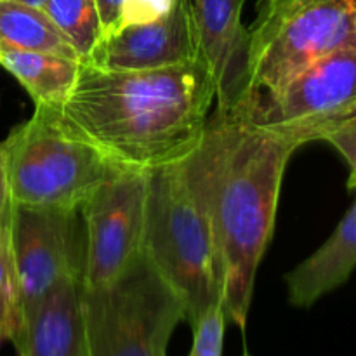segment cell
<instances>
[{"label":"cell","mask_w":356,"mask_h":356,"mask_svg":"<svg viewBox=\"0 0 356 356\" xmlns=\"http://www.w3.org/2000/svg\"><path fill=\"white\" fill-rule=\"evenodd\" d=\"M42 9L86 63L101 38L96 0H45Z\"/></svg>","instance_id":"2e32d148"},{"label":"cell","mask_w":356,"mask_h":356,"mask_svg":"<svg viewBox=\"0 0 356 356\" xmlns=\"http://www.w3.org/2000/svg\"><path fill=\"white\" fill-rule=\"evenodd\" d=\"M261 2H273V0H261Z\"/></svg>","instance_id":"cb8c5ba5"},{"label":"cell","mask_w":356,"mask_h":356,"mask_svg":"<svg viewBox=\"0 0 356 356\" xmlns=\"http://www.w3.org/2000/svg\"><path fill=\"white\" fill-rule=\"evenodd\" d=\"M10 2H17V3H23V6H28V7H35V9H42L45 3V0H10Z\"/></svg>","instance_id":"7402d4cb"},{"label":"cell","mask_w":356,"mask_h":356,"mask_svg":"<svg viewBox=\"0 0 356 356\" xmlns=\"http://www.w3.org/2000/svg\"><path fill=\"white\" fill-rule=\"evenodd\" d=\"M214 101V83L197 59L153 70L82 63L58 117L117 167L148 172L197 148Z\"/></svg>","instance_id":"6da1fadb"},{"label":"cell","mask_w":356,"mask_h":356,"mask_svg":"<svg viewBox=\"0 0 356 356\" xmlns=\"http://www.w3.org/2000/svg\"><path fill=\"white\" fill-rule=\"evenodd\" d=\"M195 59L184 2L176 0L169 13L152 23L131 24L101 37L86 63L104 70H153Z\"/></svg>","instance_id":"8fae6325"},{"label":"cell","mask_w":356,"mask_h":356,"mask_svg":"<svg viewBox=\"0 0 356 356\" xmlns=\"http://www.w3.org/2000/svg\"><path fill=\"white\" fill-rule=\"evenodd\" d=\"M9 188H7V177H6V165H3V155L2 148H0V219L6 214L9 209Z\"/></svg>","instance_id":"44dd1931"},{"label":"cell","mask_w":356,"mask_h":356,"mask_svg":"<svg viewBox=\"0 0 356 356\" xmlns=\"http://www.w3.org/2000/svg\"><path fill=\"white\" fill-rule=\"evenodd\" d=\"M0 44L80 61V56L44 9L0 0Z\"/></svg>","instance_id":"9a60e30c"},{"label":"cell","mask_w":356,"mask_h":356,"mask_svg":"<svg viewBox=\"0 0 356 356\" xmlns=\"http://www.w3.org/2000/svg\"><path fill=\"white\" fill-rule=\"evenodd\" d=\"M7 214L9 209L0 219V343L13 341L21 327V296L10 250Z\"/></svg>","instance_id":"e0dca14e"},{"label":"cell","mask_w":356,"mask_h":356,"mask_svg":"<svg viewBox=\"0 0 356 356\" xmlns=\"http://www.w3.org/2000/svg\"><path fill=\"white\" fill-rule=\"evenodd\" d=\"M122 2L124 0H96L97 14H99L101 21V37L113 30Z\"/></svg>","instance_id":"ffe728a7"},{"label":"cell","mask_w":356,"mask_h":356,"mask_svg":"<svg viewBox=\"0 0 356 356\" xmlns=\"http://www.w3.org/2000/svg\"><path fill=\"white\" fill-rule=\"evenodd\" d=\"M242 356H252V355H250V353H249V351H247V350H245V351H243V355H242Z\"/></svg>","instance_id":"603a6c76"},{"label":"cell","mask_w":356,"mask_h":356,"mask_svg":"<svg viewBox=\"0 0 356 356\" xmlns=\"http://www.w3.org/2000/svg\"><path fill=\"white\" fill-rule=\"evenodd\" d=\"M80 65V61L61 56L0 44V66L26 89L35 106L58 110L75 86Z\"/></svg>","instance_id":"5bb4252c"},{"label":"cell","mask_w":356,"mask_h":356,"mask_svg":"<svg viewBox=\"0 0 356 356\" xmlns=\"http://www.w3.org/2000/svg\"><path fill=\"white\" fill-rule=\"evenodd\" d=\"M226 318L221 305L209 308L197 322L193 329V348L190 356H222Z\"/></svg>","instance_id":"ac0fdd59"},{"label":"cell","mask_w":356,"mask_h":356,"mask_svg":"<svg viewBox=\"0 0 356 356\" xmlns=\"http://www.w3.org/2000/svg\"><path fill=\"white\" fill-rule=\"evenodd\" d=\"M0 148L9 202L23 207L80 211L103 181L125 170L70 132L56 108L35 106Z\"/></svg>","instance_id":"277c9868"},{"label":"cell","mask_w":356,"mask_h":356,"mask_svg":"<svg viewBox=\"0 0 356 356\" xmlns=\"http://www.w3.org/2000/svg\"><path fill=\"white\" fill-rule=\"evenodd\" d=\"M19 356H89L82 312V278L58 282L23 320L13 339Z\"/></svg>","instance_id":"7c38bea8"},{"label":"cell","mask_w":356,"mask_h":356,"mask_svg":"<svg viewBox=\"0 0 356 356\" xmlns=\"http://www.w3.org/2000/svg\"><path fill=\"white\" fill-rule=\"evenodd\" d=\"M249 30V90L271 94L339 49L356 47L355 0L261 2Z\"/></svg>","instance_id":"5b68a950"},{"label":"cell","mask_w":356,"mask_h":356,"mask_svg":"<svg viewBox=\"0 0 356 356\" xmlns=\"http://www.w3.org/2000/svg\"><path fill=\"white\" fill-rule=\"evenodd\" d=\"M356 47L334 54L299 73L271 94H247L235 108L252 125L275 132L298 148L332 143L356 129Z\"/></svg>","instance_id":"52a82bcc"},{"label":"cell","mask_w":356,"mask_h":356,"mask_svg":"<svg viewBox=\"0 0 356 356\" xmlns=\"http://www.w3.org/2000/svg\"><path fill=\"white\" fill-rule=\"evenodd\" d=\"M7 221L23 323L58 282L83 277V221L80 211L13 204Z\"/></svg>","instance_id":"ba28073f"},{"label":"cell","mask_w":356,"mask_h":356,"mask_svg":"<svg viewBox=\"0 0 356 356\" xmlns=\"http://www.w3.org/2000/svg\"><path fill=\"white\" fill-rule=\"evenodd\" d=\"M89 356H165L184 306L148 257L139 254L113 282L82 285Z\"/></svg>","instance_id":"8992f818"},{"label":"cell","mask_w":356,"mask_h":356,"mask_svg":"<svg viewBox=\"0 0 356 356\" xmlns=\"http://www.w3.org/2000/svg\"><path fill=\"white\" fill-rule=\"evenodd\" d=\"M197 59L214 83L216 110L229 111L249 90V30L242 23L245 0H183Z\"/></svg>","instance_id":"30bf717a"},{"label":"cell","mask_w":356,"mask_h":356,"mask_svg":"<svg viewBox=\"0 0 356 356\" xmlns=\"http://www.w3.org/2000/svg\"><path fill=\"white\" fill-rule=\"evenodd\" d=\"M143 254L179 296L190 325L221 305L204 136L188 156L148 170Z\"/></svg>","instance_id":"3957f363"},{"label":"cell","mask_w":356,"mask_h":356,"mask_svg":"<svg viewBox=\"0 0 356 356\" xmlns=\"http://www.w3.org/2000/svg\"><path fill=\"white\" fill-rule=\"evenodd\" d=\"M176 0H124L113 30L131 24L152 23L170 10ZM111 30V31H113ZM108 35V33H106Z\"/></svg>","instance_id":"d6986e66"},{"label":"cell","mask_w":356,"mask_h":356,"mask_svg":"<svg viewBox=\"0 0 356 356\" xmlns=\"http://www.w3.org/2000/svg\"><path fill=\"white\" fill-rule=\"evenodd\" d=\"M204 145L221 306L226 322L243 330L257 270L273 235L285 169L298 146L252 125L238 108L209 115Z\"/></svg>","instance_id":"7a4b0ae2"},{"label":"cell","mask_w":356,"mask_h":356,"mask_svg":"<svg viewBox=\"0 0 356 356\" xmlns=\"http://www.w3.org/2000/svg\"><path fill=\"white\" fill-rule=\"evenodd\" d=\"M146 195L148 172L125 169L103 181L83 202L86 289L113 282L143 252Z\"/></svg>","instance_id":"9c48e42d"},{"label":"cell","mask_w":356,"mask_h":356,"mask_svg":"<svg viewBox=\"0 0 356 356\" xmlns=\"http://www.w3.org/2000/svg\"><path fill=\"white\" fill-rule=\"evenodd\" d=\"M355 264L356 204H351L322 247L285 275L289 302L296 308H312L323 296L346 284Z\"/></svg>","instance_id":"4fadbf2b"}]
</instances>
